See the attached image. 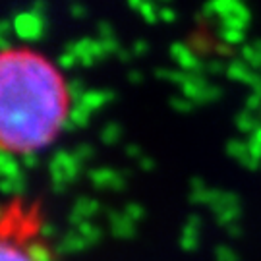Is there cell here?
<instances>
[{
	"label": "cell",
	"instance_id": "1",
	"mask_svg": "<svg viewBox=\"0 0 261 261\" xmlns=\"http://www.w3.org/2000/svg\"><path fill=\"white\" fill-rule=\"evenodd\" d=\"M62 70L33 47L0 48V151L33 155L50 147L70 118Z\"/></svg>",
	"mask_w": 261,
	"mask_h": 261
},
{
	"label": "cell",
	"instance_id": "2",
	"mask_svg": "<svg viewBox=\"0 0 261 261\" xmlns=\"http://www.w3.org/2000/svg\"><path fill=\"white\" fill-rule=\"evenodd\" d=\"M45 217L37 199L14 197L0 205V261H47Z\"/></svg>",
	"mask_w": 261,
	"mask_h": 261
}]
</instances>
